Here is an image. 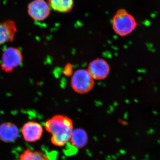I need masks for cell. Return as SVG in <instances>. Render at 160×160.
I'll list each match as a JSON object with an SVG mask.
<instances>
[{
    "label": "cell",
    "mask_w": 160,
    "mask_h": 160,
    "mask_svg": "<svg viewBox=\"0 0 160 160\" xmlns=\"http://www.w3.org/2000/svg\"><path fill=\"white\" fill-rule=\"evenodd\" d=\"M45 128L51 134L52 143L59 147L65 146L69 142L74 129L71 119L62 115H57L47 120Z\"/></svg>",
    "instance_id": "cell-1"
},
{
    "label": "cell",
    "mask_w": 160,
    "mask_h": 160,
    "mask_svg": "<svg viewBox=\"0 0 160 160\" xmlns=\"http://www.w3.org/2000/svg\"><path fill=\"white\" fill-rule=\"evenodd\" d=\"M156 13H152V14L151 15V17L152 18H154L156 16Z\"/></svg>",
    "instance_id": "cell-15"
},
{
    "label": "cell",
    "mask_w": 160,
    "mask_h": 160,
    "mask_svg": "<svg viewBox=\"0 0 160 160\" xmlns=\"http://www.w3.org/2000/svg\"><path fill=\"white\" fill-rule=\"evenodd\" d=\"M144 23L146 26H147V24H148V25L150 24V22H149V21H148V20H146V21H145V22H144Z\"/></svg>",
    "instance_id": "cell-14"
},
{
    "label": "cell",
    "mask_w": 160,
    "mask_h": 160,
    "mask_svg": "<svg viewBox=\"0 0 160 160\" xmlns=\"http://www.w3.org/2000/svg\"><path fill=\"white\" fill-rule=\"evenodd\" d=\"M88 134L84 129H73L69 142L71 145L77 149H82L86 146L88 142Z\"/></svg>",
    "instance_id": "cell-10"
},
{
    "label": "cell",
    "mask_w": 160,
    "mask_h": 160,
    "mask_svg": "<svg viewBox=\"0 0 160 160\" xmlns=\"http://www.w3.org/2000/svg\"><path fill=\"white\" fill-rule=\"evenodd\" d=\"M94 80L87 69H78L72 76V88L75 92L79 94H85L89 92L94 87Z\"/></svg>",
    "instance_id": "cell-3"
},
{
    "label": "cell",
    "mask_w": 160,
    "mask_h": 160,
    "mask_svg": "<svg viewBox=\"0 0 160 160\" xmlns=\"http://www.w3.org/2000/svg\"><path fill=\"white\" fill-rule=\"evenodd\" d=\"M73 68L70 63L66 64L63 69V73L66 77H70L73 74Z\"/></svg>",
    "instance_id": "cell-13"
},
{
    "label": "cell",
    "mask_w": 160,
    "mask_h": 160,
    "mask_svg": "<svg viewBox=\"0 0 160 160\" xmlns=\"http://www.w3.org/2000/svg\"><path fill=\"white\" fill-rule=\"evenodd\" d=\"M22 61V55L19 49L14 47H9L3 52L1 69L5 72H11L19 66Z\"/></svg>",
    "instance_id": "cell-4"
},
{
    "label": "cell",
    "mask_w": 160,
    "mask_h": 160,
    "mask_svg": "<svg viewBox=\"0 0 160 160\" xmlns=\"http://www.w3.org/2000/svg\"><path fill=\"white\" fill-rule=\"evenodd\" d=\"M47 2L51 9L62 13L71 11L74 5V0H48Z\"/></svg>",
    "instance_id": "cell-11"
},
{
    "label": "cell",
    "mask_w": 160,
    "mask_h": 160,
    "mask_svg": "<svg viewBox=\"0 0 160 160\" xmlns=\"http://www.w3.org/2000/svg\"><path fill=\"white\" fill-rule=\"evenodd\" d=\"M50 9L48 2L45 0H33L28 5L27 11L29 16L35 21L42 22L49 16Z\"/></svg>",
    "instance_id": "cell-5"
},
{
    "label": "cell",
    "mask_w": 160,
    "mask_h": 160,
    "mask_svg": "<svg viewBox=\"0 0 160 160\" xmlns=\"http://www.w3.org/2000/svg\"><path fill=\"white\" fill-rule=\"evenodd\" d=\"M137 26L134 18L125 9L118 10L112 18V29L120 36H126L130 34L134 31Z\"/></svg>",
    "instance_id": "cell-2"
},
{
    "label": "cell",
    "mask_w": 160,
    "mask_h": 160,
    "mask_svg": "<svg viewBox=\"0 0 160 160\" xmlns=\"http://www.w3.org/2000/svg\"><path fill=\"white\" fill-rule=\"evenodd\" d=\"M43 129L41 124L37 122H30L26 123L23 126L22 133L26 142H36L42 135Z\"/></svg>",
    "instance_id": "cell-7"
},
{
    "label": "cell",
    "mask_w": 160,
    "mask_h": 160,
    "mask_svg": "<svg viewBox=\"0 0 160 160\" xmlns=\"http://www.w3.org/2000/svg\"><path fill=\"white\" fill-rule=\"evenodd\" d=\"M87 70L93 79L102 80L109 75L110 67L106 60L98 58L90 62Z\"/></svg>",
    "instance_id": "cell-6"
},
{
    "label": "cell",
    "mask_w": 160,
    "mask_h": 160,
    "mask_svg": "<svg viewBox=\"0 0 160 160\" xmlns=\"http://www.w3.org/2000/svg\"><path fill=\"white\" fill-rule=\"evenodd\" d=\"M15 160H50L45 153L40 151H33L30 149L25 150L19 158Z\"/></svg>",
    "instance_id": "cell-12"
},
{
    "label": "cell",
    "mask_w": 160,
    "mask_h": 160,
    "mask_svg": "<svg viewBox=\"0 0 160 160\" xmlns=\"http://www.w3.org/2000/svg\"><path fill=\"white\" fill-rule=\"evenodd\" d=\"M19 131L13 123L5 122L0 125V139L6 143L12 142L18 138Z\"/></svg>",
    "instance_id": "cell-9"
},
{
    "label": "cell",
    "mask_w": 160,
    "mask_h": 160,
    "mask_svg": "<svg viewBox=\"0 0 160 160\" xmlns=\"http://www.w3.org/2000/svg\"><path fill=\"white\" fill-rule=\"evenodd\" d=\"M17 31V28L14 21L0 22V46L13 41Z\"/></svg>",
    "instance_id": "cell-8"
}]
</instances>
